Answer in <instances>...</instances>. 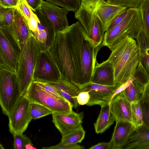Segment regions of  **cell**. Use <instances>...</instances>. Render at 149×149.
Masks as SVG:
<instances>
[{"label":"cell","instance_id":"1","mask_svg":"<svg viewBox=\"0 0 149 149\" xmlns=\"http://www.w3.org/2000/svg\"><path fill=\"white\" fill-rule=\"evenodd\" d=\"M107 59L114 70L115 86L118 87L135 72L139 64V50L135 39L127 36L113 46Z\"/></svg>","mask_w":149,"mask_h":149},{"label":"cell","instance_id":"2","mask_svg":"<svg viewBox=\"0 0 149 149\" xmlns=\"http://www.w3.org/2000/svg\"><path fill=\"white\" fill-rule=\"evenodd\" d=\"M67 28L56 33L54 43L47 51L58 68L61 79L80 88L79 77L72 55Z\"/></svg>","mask_w":149,"mask_h":149},{"label":"cell","instance_id":"3","mask_svg":"<svg viewBox=\"0 0 149 149\" xmlns=\"http://www.w3.org/2000/svg\"><path fill=\"white\" fill-rule=\"evenodd\" d=\"M128 13L122 21L105 31L102 42L103 46L110 49L126 36L136 39L143 31V25L138 8H129Z\"/></svg>","mask_w":149,"mask_h":149},{"label":"cell","instance_id":"4","mask_svg":"<svg viewBox=\"0 0 149 149\" xmlns=\"http://www.w3.org/2000/svg\"><path fill=\"white\" fill-rule=\"evenodd\" d=\"M40 48L32 35L22 49L16 74L22 95H25L33 81V76Z\"/></svg>","mask_w":149,"mask_h":149},{"label":"cell","instance_id":"5","mask_svg":"<svg viewBox=\"0 0 149 149\" xmlns=\"http://www.w3.org/2000/svg\"><path fill=\"white\" fill-rule=\"evenodd\" d=\"M22 95L16 73L0 67V104L3 113L8 117Z\"/></svg>","mask_w":149,"mask_h":149},{"label":"cell","instance_id":"6","mask_svg":"<svg viewBox=\"0 0 149 149\" xmlns=\"http://www.w3.org/2000/svg\"><path fill=\"white\" fill-rule=\"evenodd\" d=\"M21 51L9 26H0V67L16 73Z\"/></svg>","mask_w":149,"mask_h":149},{"label":"cell","instance_id":"7","mask_svg":"<svg viewBox=\"0 0 149 149\" xmlns=\"http://www.w3.org/2000/svg\"><path fill=\"white\" fill-rule=\"evenodd\" d=\"M31 102L42 105L53 112L67 113L72 111V106L63 98L55 96L43 89L33 81L24 95Z\"/></svg>","mask_w":149,"mask_h":149},{"label":"cell","instance_id":"8","mask_svg":"<svg viewBox=\"0 0 149 149\" xmlns=\"http://www.w3.org/2000/svg\"><path fill=\"white\" fill-rule=\"evenodd\" d=\"M31 102L23 95L8 117L9 131L13 135L23 133L32 119L30 112Z\"/></svg>","mask_w":149,"mask_h":149},{"label":"cell","instance_id":"9","mask_svg":"<svg viewBox=\"0 0 149 149\" xmlns=\"http://www.w3.org/2000/svg\"><path fill=\"white\" fill-rule=\"evenodd\" d=\"M33 79L49 83L58 82L61 79L60 72L47 51H41L38 56Z\"/></svg>","mask_w":149,"mask_h":149},{"label":"cell","instance_id":"10","mask_svg":"<svg viewBox=\"0 0 149 149\" xmlns=\"http://www.w3.org/2000/svg\"><path fill=\"white\" fill-rule=\"evenodd\" d=\"M33 12L39 21L36 31L32 34L38 44L41 51H47L54 44L56 32L52 23L42 12L40 7Z\"/></svg>","mask_w":149,"mask_h":149},{"label":"cell","instance_id":"11","mask_svg":"<svg viewBox=\"0 0 149 149\" xmlns=\"http://www.w3.org/2000/svg\"><path fill=\"white\" fill-rule=\"evenodd\" d=\"M118 87L115 86H104L91 82L80 88V92L87 91L89 93L90 99L86 105H98L101 106L106 104H110Z\"/></svg>","mask_w":149,"mask_h":149},{"label":"cell","instance_id":"12","mask_svg":"<svg viewBox=\"0 0 149 149\" xmlns=\"http://www.w3.org/2000/svg\"><path fill=\"white\" fill-rule=\"evenodd\" d=\"M52 122L63 137L81 126L84 117L83 112L77 113L72 111L67 113L54 112Z\"/></svg>","mask_w":149,"mask_h":149},{"label":"cell","instance_id":"13","mask_svg":"<svg viewBox=\"0 0 149 149\" xmlns=\"http://www.w3.org/2000/svg\"><path fill=\"white\" fill-rule=\"evenodd\" d=\"M40 8L43 14L51 21L56 33L69 26L67 15L69 11L58 6L43 1Z\"/></svg>","mask_w":149,"mask_h":149},{"label":"cell","instance_id":"14","mask_svg":"<svg viewBox=\"0 0 149 149\" xmlns=\"http://www.w3.org/2000/svg\"><path fill=\"white\" fill-rule=\"evenodd\" d=\"M101 0H81L74 17L80 23L88 36L93 26L96 10Z\"/></svg>","mask_w":149,"mask_h":149},{"label":"cell","instance_id":"15","mask_svg":"<svg viewBox=\"0 0 149 149\" xmlns=\"http://www.w3.org/2000/svg\"><path fill=\"white\" fill-rule=\"evenodd\" d=\"M110 109L116 120L132 123L131 102L125 96L123 91L116 95L110 104Z\"/></svg>","mask_w":149,"mask_h":149},{"label":"cell","instance_id":"16","mask_svg":"<svg viewBox=\"0 0 149 149\" xmlns=\"http://www.w3.org/2000/svg\"><path fill=\"white\" fill-rule=\"evenodd\" d=\"M91 82L103 85L115 86L114 70L111 63L107 60L101 63L96 62Z\"/></svg>","mask_w":149,"mask_h":149},{"label":"cell","instance_id":"17","mask_svg":"<svg viewBox=\"0 0 149 149\" xmlns=\"http://www.w3.org/2000/svg\"><path fill=\"white\" fill-rule=\"evenodd\" d=\"M9 27L22 51L32 34L27 21L16 8L13 21Z\"/></svg>","mask_w":149,"mask_h":149},{"label":"cell","instance_id":"18","mask_svg":"<svg viewBox=\"0 0 149 149\" xmlns=\"http://www.w3.org/2000/svg\"><path fill=\"white\" fill-rule=\"evenodd\" d=\"M116 121L110 141L112 144V149H123L135 129L131 122L121 120Z\"/></svg>","mask_w":149,"mask_h":149},{"label":"cell","instance_id":"19","mask_svg":"<svg viewBox=\"0 0 149 149\" xmlns=\"http://www.w3.org/2000/svg\"><path fill=\"white\" fill-rule=\"evenodd\" d=\"M127 8L125 7L111 4L106 0H101L96 10V15L103 23L106 31L114 18Z\"/></svg>","mask_w":149,"mask_h":149},{"label":"cell","instance_id":"20","mask_svg":"<svg viewBox=\"0 0 149 149\" xmlns=\"http://www.w3.org/2000/svg\"><path fill=\"white\" fill-rule=\"evenodd\" d=\"M49 83L56 88L60 95L69 102L73 107L76 109L78 107L79 104L77 96L80 92L79 87L62 79L58 82Z\"/></svg>","mask_w":149,"mask_h":149},{"label":"cell","instance_id":"21","mask_svg":"<svg viewBox=\"0 0 149 149\" xmlns=\"http://www.w3.org/2000/svg\"><path fill=\"white\" fill-rule=\"evenodd\" d=\"M149 143V127L143 125L131 134L124 149H141Z\"/></svg>","mask_w":149,"mask_h":149},{"label":"cell","instance_id":"22","mask_svg":"<svg viewBox=\"0 0 149 149\" xmlns=\"http://www.w3.org/2000/svg\"><path fill=\"white\" fill-rule=\"evenodd\" d=\"M101 106L100 112L94 124L95 132L97 134L104 132L116 121V118L111 111L109 104Z\"/></svg>","mask_w":149,"mask_h":149},{"label":"cell","instance_id":"23","mask_svg":"<svg viewBox=\"0 0 149 149\" xmlns=\"http://www.w3.org/2000/svg\"><path fill=\"white\" fill-rule=\"evenodd\" d=\"M139 50V63L148 77L149 79V40L142 31L135 39Z\"/></svg>","mask_w":149,"mask_h":149},{"label":"cell","instance_id":"24","mask_svg":"<svg viewBox=\"0 0 149 149\" xmlns=\"http://www.w3.org/2000/svg\"><path fill=\"white\" fill-rule=\"evenodd\" d=\"M105 31L104 24L99 17L96 15L90 33L88 36L94 47H97L102 43Z\"/></svg>","mask_w":149,"mask_h":149},{"label":"cell","instance_id":"25","mask_svg":"<svg viewBox=\"0 0 149 149\" xmlns=\"http://www.w3.org/2000/svg\"><path fill=\"white\" fill-rule=\"evenodd\" d=\"M138 8L142 19L143 31L149 40V0H142Z\"/></svg>","mask_w":149,"mask_h":149},{"label":"cell","instance_id":"26","mask_svg":"<svg viewBox=\"0 0 149 149\" xmlns=\"http://www.w3.org/2000/svg\"><path fill=\"white\" fill-rule=\"evenodd\" d=\"M132 123L135 130L141 127L143 124V114L140 101L131 102Z\"/></svg>","mask_w":149,"mask_h":149},{"label":"cell","instance_id":"27","mask_svg":"<svg viewBox=\"0 0 149 149\" xmlns=\"http://www.w3.org/2000/svg\"><path fill=\"white\" fill-rule=\"evenodd\" d=\"M85 134V131L81 125L72 132L62 137L61 142L65 144L80 143L84 139Z\"/></svg>","mask_w":149,"mask_h":149},{"label":"cell","instance_id":"28","mask_svg":"<svg viewBox=\"0 0 149 149\" xmlns=\"http://www.w3.org/2000/svg\"><path fill=\"white\" fill-rule=\"evenodd\" d=\"M30 112L32 119H36L52 114L53 112L49 109L41 104L31 102Z\"/></svg>","mask_w":149,"mask_h":149},{"label":"cell","instance_id":"29","mask_svg":"<svg viewBox=\"0 0 149 149\" xmlns=\"http://www.w3.org/2000/svg\"><path fill=\"white\" fill-rule=\"evenodd\" d=\"M16 8L0 7V26H9L12 24Z\"/></svg>","mask_w":149,"mask_h":149},{"label":"cell","instance_id":"30","mask_svg":"<svg viewBox=\"0 0 149 149\" xmlns=\"http://www.w3.org/2000/svg\"><path fill=\"white\" fill-rule=\"evenodd\" d=\"M46 1L61 6L69 11L74 13L78 9L81 0H45Z\"/></svg>","mask_w":149,"mask_h":149},{"label":"cell","instance_id":"31","mask_svg":"<svg viewBox=\"0 0 149 149\" xmlns=\"http://www.w3.org/2000/svg\"><path fill=\"white\" fill-rule=\"evenodd\" d=\"M15 149L32 148L31 140L23 133L16 134L13 135Z\"/></svg>","mask_w":149,"mask_h":149},{"label":"cell","instance_id":"32","mask_svg":"<svg viewBox=\"0 0 149 149\" xmlns=\"http://www.w3.org/2000/svg\"><path fill=\"white\" fill-rule=\"evenodd\" d=\"M142 0H107L112 5L125 7L127 8H138Z\"/></svg>","mask_w":149,"mask_h":149},{"label":"cell","instance_id":"33","mask_svg":"<svg viewBox=\"0 0 149 149\" xmlns=\"http://www.w3.org/2000/svg\"><path fill=\"white\" fill-rule=\"evenodd\" d=\"M16 8L24 17L27 22L30 19L33 11L26 0H19Z\"/></svg>","mask_w":149,"mask_h":149},{"label":"cell","instance_id":"34","mask_svg":"<svg viewBox=\"0 0 149 149\" xmlns=\"http://www.w3.org/2000/svg\"><path fill=\"white\" fill-rule=\"evenodd\" d=\"M140 102L143 114V125L149 127V99L143 97Z\"/></svg>","mask_w":149,"mask_h":149},{"label":"cell","instance_id":"35","mask_svg":"<svg viewBox=\"0 0 149 149\" xmlns=\"http://www.w3.org/2000/svg\"><path fill=\"white\" fill-rule=\"evenodd\" d=\"M36 81L46 91L56 97L63 98L60 95L56 88L49 83L40 81Z\"/></svg>","mask_w":149,"mask_h":149},{"label":"cell","instance_id":"36","mask_svg":"<svg viewBox=\"0 0 149 149\" xmlns=\"http://www.w3.org/2000/svg\"><path fill=\"white\" fill-rule=\"evenodd\" d=\"M45 149H82L84 147L77 143L65 144L61 142L58 144L49 147H44Z\"/></svg>","mask_w":149,"mask_h":149},{"label":"cell","instance_id":"37","mask_svg":"<svg viewBox=\"0 0 149 149\" xmlns=\"http://www.w3.org/2000/svg\"><path fill=\"white\" fill-rule=\"evenodd\" d=\"M128 10V8H127L117 15L110 23L106 31L110 30L120 23L127 15Z\"/></svg>","mask_w":149,"mask_h":149},{"label":"cell","instance_id":"38","mask_svg":"<svg viewBox=\"0 0 149 149\" xmlns=\"http://www.w3.org/2000/svg\"><path fill=\"white\" fill-rule=\"evenodd\" d=\"M90 95L87 91H81L77 96V101L80 105H86L90 99Z\"/></svg>","mask_w":149,"mask_h":149},{"label":"cell","instance_id":"39","mask_svg":"<svg viewBox=\"0 0 149 149\" xmlns=\"http://www.w3.org/2000/svg\"><path fill=\"white\" fill-rule=\"evenodd\" d=\"M38 21L39 19L37 16L33 11L31 19L27 22L29 29L32 34L36 31Z\"/></svg>","mask_w":149,"mask_h":149},{"label":"cell","instance_id":"40","mask_svg":"<svg viewBox=\"0 0 149 149\" xmlns=\"http://www.w3.org/2000/svg\"><path fill=\"white\" fill-rule=\"evenodd\" d=\"M19 0H0V7L16 8Z\"/></svg>","mask_w":149,"mask_h":149},{"label":"cell","instance_id":"41","mask_svg":"<svg viewBox=\"0 0 149 149\" xmlns=\"http://www.w3.org/2000/svg\"><path fill=\"white\" fill-rule=\"evenodd\" d=\"M112 144L110 141L108 142L99 143L91 147L89 149H112Z\"/></svg>","mask_w":149,"mask_h":149},{"label":"cell","instance_id":"42","mask_svg":"<svg viewBox=\"0 0 149 149\" xmlns=\"http://www.w3.org/2000/svg\"><path fill=\"white\" fill-rule=\"evenodd\" d=\"M28 5L33 11H35L40 7L43 0H26Z\"/></svg>","mask_w":149,"mask_h":149},{"label":"cell","instance_id":"43","mask_svg":"<svg viewBox=\"0 0 149 149\" xmlns=\"http://www.w3.org/2000/svg\"><path fill=\"white\" fill-rule=\"evenodd\" d=\"M143 97L149 99V80L145 85Z\"/></svg>","mask_w":149,"mask_h":149},{"label":"cell","instance_id":"44","mask_svg":"<svg viewBox=\"0 0 149 149\" xmlns=\"http://www.w3.org/2000/svg\"><path fill=\"white\" fill-rule=\"evenodd\" d=\"M141 149H149V143L143 147Z\"/></svg>","mask_w":149,"mask_h":149},{"label":"cell","instance_id":"45","mask_svg":"<svg viewBox=\"0 0 149 149\" xmlns=\"http://www.w3.org/2000/svg\"><path fill=\"white\" fill-rule=\"evenodd\" d=\"M0 149H4V148H3L2 146L1 145V144H0Z\"/></svg>","mask_w":149,"mask_h":149}]
</instances>
